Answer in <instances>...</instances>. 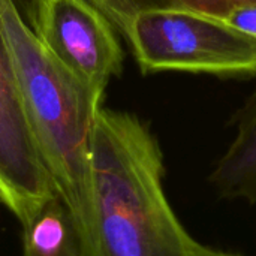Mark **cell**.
<instances>
[{"mask_svg": "<svg viewBox=\"0 0 256 256\" xmlns=\"http://www.w3.org/2000/svg\"><path fill=\"white\" fill-rule=\"evenodd\" d=\"M164 156L134 114L99 108L90 140L88 256H219L196 242L164 189Z\"/></svg>", "mask_w": 256, "mask_h": 256, "instance_id": "obj_1", "label": "cell"}, {"mask_svg": "<svg viewBox=\"0 0 256 256\" xmlns=\"http://www.w3.org/2000/svg\"><path fill=\"white\" fill-rule=\"evenodd\" d=\"M0 26L32 135L87 246L90 140L102 98L50 54L24 22L15 0H0Z\"/></svg>", "mask_w": 256, "mask_h": 256, "instance_id": "obj_2", "label": "cell"}, {"mask_svg": "<svg viewBox=\"0 0 256 256\" xmlns=\"http://www.w3.org/2000/svg\"><path fill=\"white\" fill-rule=\"evenodd\" d=\"M124 36L142 70L218 75L256 72V38L225 20L182 6L136 14Z\"/></svg>", "mask_w": 256, "mask_h": 256, "instance_id": "obj_3", "label": "cell"}, {"mask_svg": "<svg viewBox=\"0 0 256 256\" xmlns=\"http://www.w3.org/2000/svg\"><path fill=\"white\" fill-rule=\"evenodd\" d=\"M33 32L50 54L96 96L122 72L110 20L90 0H33Z\"/></svg>", "mask_w": 256, "mask_h": 256, "instance_id": "obj_4", "label": "cell"}, {"mask_svg": "<svg viewBox=\"0 0 256 256\" xmlns=\"http://www.w3.org/2000/svg\"><path fill=\"white\" fill-rule=\"evenodd\" d=\"M54 192L24 112L0 26V200L24 224Z\"/></svg>", "mask_w": 256, "mask_h": 256, "instance_id": "obj_5", "label": "cell"}, {"mask_svg": "<svg viewBox=\"0 0 256 256\" xmlns=\"http://www.w3.org/2000/svg\"><path fill=\"white\" fill-rule=\"evenodd\" d=\"M21 225L22 256H88L84 234L57 192Z\"/></svg>", "mask_w": 256, "mask_h": 256, "instance_id": "obj_6", "label": "cell"}, {"mask_svg": "<svg viewBox=\"0 0 256 256\" xmlns=\"http://www.w3.org/2000/svg\"><path fill=\"white\" fill-rule=\"evenodd\" d=\"M237 120L236 138L214 165L210 183L222 198L256 202V90Z\"/></svg>", "mask_w": 256, "mask_h": 256, "instance_id": "obj_7", "label": "cell"}, {"mask_svg": "<svg viewBox=\"0 0 256 256\" xmlns=\"http://www.w3.org/2000/svg\"><path fill=\"white\" fill-rule=\"evenodd\" d=\"M117 28L126 33L132 18L148 9L178 6L176 0H90Z\"/></svg>", "mask_w": 256, "mask_h": 256, "instance_id": "obj_8", "label": "cell"}, {"mask_svg": "<svg viewBox=\"0 0 256 256\" xmlns=\"http://www.w3.org/2000/svg\"><path fill=\"white\" fill-rule=\"evenodd\" d=\"M176 2L178 6L184 9L219 20H226L230 14H232L240 8L256 4V0H176Z\"/></svg>", "mask_w": 256, "mask_h": 256, "instance_id": "obj_9", "label": "cell"}, {"mask_svg": "<svg viewBox=\"0 0 256 256\" xmlns=\"http://www.w3.org/2000/svg\"><path fill=\"white\" fill-rule=\"evenodd\" d=\"M225 21L231 24L232 27L256 38V4L244 6V8L234 10L232 14L226 16Z\"/></svg>", "mask_w": 256, "mask_h": 256, "instance_id": "obj_10", "label": "cell"}, {"mask_svg": "<svg viewBox=\"0 0 256 256\" xmlns=\"http://www.w3.org/2000/svg\"><path fill=\"white\" fill-rule=\"evenodd\" d=\"M219 256H238V255H232V254H225V252H222Z\"/></svg>", "mask_w": 256, "mask_h": 256, "instance_id": "obj_11", "label": "cell"}]
</instances>
